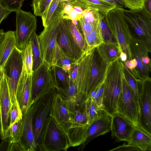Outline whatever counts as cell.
<instances>
[{"instance_id":"6da1fadb","label":"cell","mask_w":151,"mask_h":151,"mask_svg":"<svg viewBox=\"0 0 151 151\" xmlns=\"http://www.w3.org/2000/svg\"><path fill=\"white\" fill-rule=\"evenodd\" d=\"M65 100L71 123L67 134L70 146H78L86 140L87 130L90 124L86 101L79 102Z\"/></svg>"},{"instance_id":"7a4b0ae2","label":"cell","mask_w":151,"mask_h":151,"mask_svg":"<svg viewBox=\"0 0 151 151\" xmlns=\"http://www.w3.org/2000/svg\"><path fill=\"white\" fill-rule=\"evenodd\" d=\"M122 63L119 58L109 65L104 83L102 108L112 116L117 112L122 90Z\"/></svg>"},{"instance_id":"3957f363","label":"cell","mask_w":151,"mask_h":151,"mask_svg":"<svg viewBox=\"0 0 151 151\" xmlns=\"http://www.w3.org/2000/svg\"><path fill=\"white\" fill-rule=\"evenodd\" d=\"M104 21L122 51L127 56V60L133 58L130 48L132 34L125 19L122 8L116 7L104 17Z\"/></svg>"},{"instance_id":"277c9868","label":"cell","mask_w":151,"mask_h":151,"mask_svg":"<svg viewBox=\"0 0 151 151\" xmlns=\"http://www.w3.org/2000/svg\"><path fill=\"white\" fill-rule=\"evenodd\" d=\"M124 17L132 34L151 52V17L144 9L131 10L122 8Z\"/></svg>"},{"instance_id":"5b68a950","label":"cell","mask_w":151,"mask_h":151,"mask_svg":"<svg viewBox=\"0 0 151 151\" xmlns=\"http://www.w3.org/2000/svg\"><path fill=\"white\" fill-rule=\"evenodd\" d=\"M70 147L67 134L49 115L42 132L40 151H67Z\"/></svg>"},{"instance_id":"8992f818","label":"cell","mask_w":151,"mask_h":151,"mask_svg":"<svg viewBox=\"0 0 151 151\" xmlns=\"http://www.w3.org/2000/svg\"><path fill=\"white\" fill-rule=\"evenodd\" d=\"M122 81V90L117 103V112L128 119L135 127H141L139 111L123 69Z\"/></svg>"},{"instance_id":"52a82bcc","label":"cell","mask_w":151,"mask_h":151,"mask_svg":"<svg viewBox=\"0 0 151 151\" xmlns=\"http://www.w3.org/2000/svg\"><path fill=\"white\" fill-rule=\"evenodd\" d=\"M16 29L15 31L16 47L22 51L29 42L32 34L36 32L37 19L31 12L22 10L21 9L15 12Z\"/></svg>"},{"instance_id":"ba28073f","label":"cell","mask_w":151,"mask_h":151,"mask_svg":"<svg viewBox=\"0 0 151 151\" xmlns=\"http://www.w3.org/2000/svg\"><path fill=\"white\" fill-rule=\"evenodd\" d=\"M55 91L56 89L34 103L32 124L35 140L38 151H40L42 132L49 116L53 97Z\"/></svg>"},{"instance_id":"9c48e42d","label":"cell","mask_w":151,"mask_h":151,"mask_svg":"<svg viewBox=\"0 0 151 151\" xmlns=\"http://www.w3.org/2000/svg\"><path fill=\"white\" fill-rule=\"evenodd\" d=\"M23 67L21 52L15 47L2 69L3 74L6 78L12 104L17 103L16 98V92Z\"/></svg>"},{"instance_id":"30bf717a","label":"cell","mask_w":151,"mask_h":151,"mask_svg":"<svg viewBox=\"0 0 151 151\" xmlns=\"http://www.w3.org/2000/svg\"><path fill=\"white\" fill-rule=\"evenodd\" d=\"M32 83V98L33 103L42 97L56 89L50 67L43 63L33 71Z\"/></svg>"},{"instance_id":"8fae6325","label":"cell","mask_w":151,"mask_h":151,"mask_svg":"<svg viewBox=\"0 0 151 151\" xmlns=\"http://www.w3.org/2000/svg\"><path fill=\"white\" fill-rule=\"evenodd\" d=\"M63 17L59 18L46 27L38 36L43 63L52 66L54 50Z\"/></svg>"},{"instance_id":"7c38bea8","label":"cell","mask_w":151,"mask_h":151,"mask_svg":"<svg viewBox=\"0 0 151 151\" xmlns=\"http://www.w3.org/2000/svg\"><path fill=\"white\" fill-rule=\"evenodd\" d=\"M140 96L141 127L151 134V78L138 81Z\"/></svg>"},{"instance_id":"4fadbf2b","label":"cell","mask_w":151,"mask_h":151,"mask_svg":"<svg viewBox=\"0 0 151 151\" xmlns=\"http://www.w3.org/2000/svg\"><path fill=\"white\" fill-rule=\"evenodd\" d=\"M93 50L86 52L78 62V69L75 84L78 101H85L90 79Z\"/></svg>"},{"instance_id":"5bb4252c","label":"cell","mask_w":151,"mask_h":151,"mask_svg":"<svg viewBox=\"0 0 151 151\" xmlns=\"http://www.w3.org/2000/svg\"><path fill=\"white\" fill-rule=\"evenodd\" d=\"M130 48L132 58H135L137 63V67L132 71L129 70L130 72L138 81L150 78L151 67L143 64L142 61L143 57L149 56V51L140 40L132 34Z\"/></svg>"},{"instance_id":"9a60e30c","label":"cell","mask_w":151,"mask_h":151,"mask_svg":"<svg viewBox=\"0 0 151 151\" xmlns=\"http://www.w3.org/2000/svg\"><path fill=\"white\" fill-rule=\"evenodd\" d=\"M57 41L67 56L76 62L86 53L76 42L65 19L61 22Z\"/></svg>"},{"instance_id":"2e32d148","label":"cell","mask_w":151,"mask_h":151,"mask_svg":"<svg viewBox=\"0 0 151 151\" xmlns=\"http://www.w3.org/2000/svg\"><path fill=\"white\" fill-rule=\"evenodd\" d=\"M32 75L27 73L23 63L16 94V101L23 116L33 104L32 98Z\"/></svg>"},{"instance_id":"e0dca14e","label":"cell","mask_w":151,"mask_h":151,"mask_svg":"<svg viewBox=\"0 0 151 151\" xmlns=\"http://www.w3.org/2000/svg\"><path fill=\"white\" fill-rule=\"evenodd\" d=\"M110 64H108L103 59L97 47L93 49L87 99L93 91L104 82Z\"/></svg>"},{"instance_id":"ac0fdd59","label":"cell","mask_w":151,"mask_h":151,"mask_svg":"<svg viewBox=\"0 0 151 151\" xmlns=\"http://www.w3.org/2000/svg\"><path fill=\"white\" fill-rule=\"evenodd\" d=\"M50 115L67 135L71 126L70 118L65 101L56 89L53 97Z\"/></svg>"},{"instance_id":"d6986e66","label":"cell","mask_w":151,"mask_h":151,"mask_svg":"<svg viewBox=\"0 0 151 151\" xmlns=\"http://www.w3.org/2000/svg\"><path fill=\"white\" fill-rule=\"evenodd\" d=\"M112 116L102 108L99 117L94 120L88 126L87 131L86 138L79 148L83 150L91 140L100 135L104 134L111 130Z\"/></svg>"},{"instance_id":"ffe728a7","label":"cell","mask_w":151,"mask_h":151,"mask_svg":"<svg viewBox=\"0 0 151 151\" xmlns=\"http://www.w3.org/2000/svg\"><path fill=\"white\" fill-rule=\"evenodd\" d=\"M135 127L129 120L117 112L112 115L111 135L118 142L124 141L128 143Z\"/></svg>"},{"instance_id":"44dd1931","label":"cell","mask_w":151,"mask_h":151,"mask_svg":"<svg viewBox=\"0 0 151 151\" xmlns=\"http://www.w3.org/2000/svg\"><path fill=\"white\" fill-rule=\"evenodd\" d=\"M12 105L6 78L3 74L0 91V109L2 124L0 138L1 139L5 138L9 126V113Z\"/></svg>"},{"instance_id":"7402d4cb","label":"cell","mask_w":151,"mask_h":151,"mask_svg":"<svg viewBox=\"0 0 151 151\" xmlns=\"http://www.w3.org/2000/svg\"><path fill=\"white\" fill-rule=\"evenodd\" d=\"M34 106L33 103L22 118L23 127L20 142L25 151H38L34 139L32 124Z\"/></svg>"},{"instance_id":"603a6c76","label":"cell","mask_w":151,"mask_h":151,"mask_svg":"<svg viewBox=\"0 0 151 151\" xmlns=\"http://www.w3.org/2000/svg\"><path fill=\"white\" fill-rule=\"evenodd\" d=\"M65 1L73 7L81 8L83 11L86 9L97 11L104 17L116 7L115 5L103 0H68Z\"/></svg>"},{"instance_id":"cb8c5ba5","label":"cell","mask_w":151,"mask_h":151,"mask_svg":"<svg viewBox=\"0 0 151 151\" xmlns=\"http://www.w3.org/2000/svg\"><path fill=\"white\" fill-rule=\"evenodd\" d=\"M66 4L65 1L62 0H52L41 17L44 27L59 18H63Z\"/></svg>"},{"instance_id":"d4e9b609","label":"cell","mask_w":151,"mask_h":151,"mask_svg":"<svg viewBox=\"0 0 151 151\" xmlns=\"http://www.w3.org/2000/svg\"><path fill=\"white\" fill-rule=\"evenodd\" d=\"M15 31L5 32L4 38L0 44V69L3 68L8 59L15 47Z\"/></svg>"},{"instance_id":"484cf974","label":"cell","mask_w":151,"mask_h":151,"mask_svg":"<svg viewBox=\"0 0 151 151\" xmlns=\"http://www.w3.org/2000/svg\"><path fill=\"white\" fill-rule=\"evenodd\" d=\"M128 144L138 146L142 151H151V134L141 127H135Z\"/></svg>"},{"instance_id":"4316f807","label":"cell","mask_w":151,"mask_h":151,"mask_svg":"<svg viewBox=\"0 0 151 151\" xmlns=\"http://www.w3.org/2000/svg\"><path fill=\"white\" fill-rule=\"evenodd\" d=\"M97 47L101 56L108 64L119 59L122 52L116 42H104Z\"/></svg>"},{"instance_id":"83f0119b","label":"cell","mask_w":151,"mask_h":151,"mask_svg":"<svg viewBox=\"0 0 151 151\" xmlns=\"http://www.w3.org/2000/svg\"><path fill=\"white\" fill-rule=\"evenodd\" d=\"M76 62L67 56L57 41L54 50L52 66L57 65L68 72L71 69L72 65Z\"/></svg>"},{"instance_id":"f1b7e54d","label":"cell","mask_w":151,"mask_h":151,"mask_svg":"<svg viewBox=\"0 0 151 151\" xmlns=\"http://www.w3.org/2000/svg\"><path fill=\"white\" fill-rule=\"evenodd\" d=\"M100 23L92 31L83 36L86 46V52L91 51L104 42Z\"/></svg>"},{"instance_id":"f546056e","label":"cell","mask_w":151,"mask_h":151,"mask_svg":"<svg viewBox=\"0 0 151 151\" xmlns=\"http://www.w3.org/2000/svg\"><path fill=\"white\" fill-rule=\"evenodd\" d=\"M50 70L56 88L60 87L67 89L69 86L68 73L62 68L55 65L52 66Z\"/></svg>"},{"instance_id":"4dcf8cb0","label":"cell","mask_w":151,"mask_h":151,"mask_svg":"<svg viewBox=\"0 0 151 151\" xmlns=\"http://www.w3.org/2000/svg\"><path fill=\"white\" fill-rule=\"evenodd\" d=\"M32 47L33 57V71L37 69L43 63L42 55L40 47L38 35L34 32L29 40Z\"/></svg>"},{"instance_id":"1f68e13d","label":"cell","mask_w":151,"mask_h":151,"mask_svg":"<svg viewBox=\"0 0 151 151\" xmlns=\"http://www.w3.org/2000/svg\"><path fill=\"white\" fill-rule=\"evenodd\" d=\"M122 65L123 73L137 103L140 116L139 91L138 81L133 77L129 70L126 68L123 62Z\"/></svg>"},{"instance_id":"d6a6232c","label":"cell","mask_w":151,"mask_h":151,"mask_svg":"<svg viewBox=\"0 0 151 151\" xmlns=\"http://www.w3.org/2000/svg\"><path fill=\"white\" fill-rule=\"evenodd\" d=\"M65 19L76 42L82 51L85 53L86 52V46L80 24L77 27L71 20Z\"/></svg>"},{"instance_id":"836d02e7","label":"cell","mask_w":151,"mask_h":151,"mask_svg":"<svg viewBox=\"0 0 151 151\" xmlns=\"http://www.w3.org/2000/svg\"><path fill=\"white\" fill-rule=\"evenodd\" d=\"M23 127V123L22 119L16 122L9 127L5 138L9 137L12 142H19Z\"/></svg>"},{"instance_id":"e575fe53","label":"cell","mask_w":151,"mask_h":151,"mask_svg":"<svg viewBox=\"0 0 151 151\" xmlns=\"http://www.w3.org/2000/svg\"><path fill=\"white\" fill-rule=\"evenodd\" d=\"M56 89L65 100L70 101H79L76 86L72 82L69 81V86L67 89L60 87H57Z\"/></svg>"},{"instance_id":"d590c367","label":"cell","mask_w":151,"mask_h":151,"mask_svg":"<svg viewBox=\"0 0 151 151\" xmlns=\"http://www.w3.org/2000/svg\"><path fill=\"white\" fill-rule=\"evenodd\" d=\"M23 63L28 73H33V57L31 46L29 42L25 49L21 52Z\"/></svg>"},{"instance_id":"8d00e7d4","label":"cell","mask_w":151,"mask_h":151,"mask_svg":"<svg viewBox=\"0 0 151 151\" xmlns=\"http://www.w3.org/2000/svg\"><path fill=\"white\" fill-rule=\"evenodd\" d=\"M86 101L89 122L90 124L100 116L102 108H99L91 97L87 99Z\"/></svg>"},{"instance_id":"74e56055","label":"cell","mask_w":151,"mask_h":151,"mask_svg":"<svg viewBox=\"0 0 151 151\" xmlns=\"http://www.w3.org/2000/svg\"><path fill=\"white\" fill-rule=\"evenodd\" d=\"M52 0H33L31 6L34 15L41 17Z\"/></svg>"},{"instance_id":"f35d334b","label":"cell","mask_w":151,"mask_h":151,"mask_svg":"<svg viewBox=\"0 0 151 151\" xmlns=\"http://www.w3.org/2000/svg\"><path fill=\"white\" fill-rule=\"evenodd\" d=\"M104 83V82L93 91L88 98L91 97L98 106L100 108H102V106Z\"/></svg>"},{"instance_id":"ab89813d","label":"cell","mask_w":151,"mask_h":151,"mask_svg":"<svg viewBox=\"0 0 151 151\" xmlns=\"http://www.w3.org/2000/svg\"><path fill=\"white\" fill-rule=\"evenodd\" d=\"M23 116L17 103L12 104L9 113V127L18 120L22 119Z\"/></svg>"},{"instance_id":"60d3db41","label":"cell","mask_w":151,"mask_h":151,"mask_svg":"<svg viewBox=\"0 0 151 151\" xmlns=\"http://www.w3.org/2000/svg\"><path fill=\"white\" fill-rule=\"evenodd\" d=\"M24 0H0L1 4L12 12L20 9Z\"/></svg>"},{"instance_id":"b9f144b4","label":"cell","mask_w":151,"mask_h":151,"mask_svg":"<svg viewBox=\"0 0 151 151\" xmlns=\"http://www.w3.org/2000/svg\"><path fill=\"white\" fill-rule=\"evenodd\" d=\"M104 18L100 22V25L104 42L110 43L116 42L111 31L104 22L103 20Z\"/></svg>"},{"instance_id":"7bdbcfd3","label":"cell","mask_w":151,"mask_h":151,"mask_svg":"<svg viewBox=\"0 0 151 151\" xmlns=\"http://www.w3.org/2000/svg\"><path fill=\"white\" fill-rule=\"evenodd\" d=\"M101 20L97 23H92L86 22L83 17H81L79 21L83 36L94 29L100 23Z\"/></svg>"},{"instance_id":"ee69618b","label":"cell","mask_w":151,"mask_h":151,"mask_svg":"<svg viewBox=\"0 0 151 151\" xmlns=\"http://www.w3.org/2000/svg\"><path fill=\"white\" fill-rule=\"evenodd\" d=\"M125 7L134 10L143 8L145 0H122Z\"/></svg>"},{"instance_id":"f6af8a7d","label":"cell","mask_w":151,"mask_h":151,"mask_svg":"<svg viewBox=\"0 0 151 151\" xmlns=\"http://www.w3.org/2000/svg\"><path fill=\"white\" fill-rule=\"evenodd\" d=\"M110 151H142V150L140 147L135 145L129 144H123L112 150Z\"/></svg>"},{"instance_id":"bcb514c9","label":"cell","mask_w":151,"mask_h":151,"mask_svg":"<svg viewBox=\"0 0 151 151\" xmlns=\"http://www.w3.org/2000/svg\"><path fill=\"white\" fill-rule=\"evenodd\" d=\"M11 142L8 137L2 139L0 144V151H9Z\"/></svg>"},{"instance_id":"7dc6e473","label":"cell","mask_w":151,"mask_h":151,"mask_svg":"<svg viewBox=\"0 0 151 151\" xmlns=\"http://www.w3.org/2000/svg\"><path fill=\"white\" fill-rule=\"evenodd\" d=\"M11 12L4 7L0 1V24L2 20L6 18Z\"/></svg>"},{"instance_id":"c3c4849f","label":"cell","mask_w":151,"mask_h":151,"mask_svg":"<svg viewBox=\"0 0 151 151\" xmlns=\"http://www.w3.org/2000/svg\"><path fill=\"white\" fill-rule=\"evenodd\" d=\"M25 151V150L20 142H12L10 144L9 151Z\"/></svg>"},{"instance_id":"681fc988","label":"cell","mask_w":151,"mask_h":151,"mask_svg":"<svg viewBox=\"0 0 151 151\" xmlns=\"http://www.w3.org/2000/svg\"><path fill=\"white\" fill-rule=\"evenodd\" d=\"M114 4L116 7L119 8L125 7L124 4L122 0H103Z\"/></svg>"},{"instance_id":"f907efd6","label":"cell","mask_w":151,"mask_h":151,"mask_svg":"<svg viewBox=\"0 0 151 151\" xmlns=\"http://www.w3.org/2000/svg\"><path fill=\"white\" fill-rule=\"evenodd\" d=\"M143 8L151 17V0H145Z\"/></svg>"},{"instance_id":"816d5d0a","label":"cell","mask_w":151,"mask_h":151,"mask_svg":"<svg viewBox=\"0 0 151 151\" xmlns=\"http://www.w3.org/2000/svg\"><path fill=\"white\" fill-rule=\"evenodd\" d=\"M137 60L135 58H133L130 60L129 67L128 69L132 71L136 68L137 65Z\"/></svg>"},{"instance_id":"f5cc1de1","label":"cell","mask_w":151,"mask_h":151,"mask_svg":"<svg viewBox=\"0 0 151 151\" xmlns=\"http://www.w3.org/2000/svg\"><path fill=\"white\" fill-rule=\"evenodd\" d=\"M119 59L122 62H124L127 60V56L126 53L123 52H121L120 55Z\"/></svg>"},{"instance_id":"db71d44e","label":"cell","mask_w":151,"mask_h":151,"mask_svg":"<svg viewBox=\"0 0 151 151\" xmlns=\"http://www.w3.org/2000/svg\"><path fill=\"white\" fill-rule=\"evenodd\" d=\"M5 36V32L3 29H0V44L3 40Z\"/></svg>"},{"instance_id":"11a10c76","label":"cell","mask_w":151,"mask_h":151,"mask_svg":"<svg viewBox=\"0 0 151 151\" xmlns=\"http://www.w3.org/2000/svg\"><path fill=\"white\" fill-rule=\"evenodd\" d=\"M3 72L2 70L0 69V91L1 89V79L3 75Z\"/></svg>"},{"instance_id":"9f6ffc18","label":"cell","mask_w":151,"mask_h":151,"mask_svg":"<svg viewBox=\"0 0 151 151\" xmlns=\"http://www.w3.org/2000/svg\"><path fill=\"white\" fill-rule=\"evenodd\" d=\"M2 129V124H1V114L0 109V134H1V132Z\"/></svg>"}]
</instances>
